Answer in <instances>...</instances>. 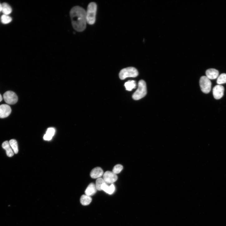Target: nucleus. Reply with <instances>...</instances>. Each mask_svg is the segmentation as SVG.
<instances>
[{
  "label": "nucleus",
  "instance_id": "obj_1",
  "mask_svg": "<svg viewBox=\"0 0 226 226\" xmlns=\"http://www.w3.org/2000/svg\"><path fill=\"white\" fill-rule=\"evenodd\" d=\"M70 13L74 29L78 32L84 31L87 23L86 10L81 7L76 6L71 9Z\"/></svg>",
  "mask_w": 226,
  "mask_h": 226
},
{
  "label": "nucleus",
  "instance_id": "obj_2",
  "mask_svg": "<svg viewBox=\"0 0 226 226\" xmlns=\"http://www.w3.org/2000/svg\"><path fill=\"white\" fill-rule=\"evenodd\" d=\"M97 6L95 2L90 3L86 11L87 22L89 24H94L96 21Z\"/></svg>",
  "mask_w": 226,
  "mask_h": 226
},
{
  "label": "nucleus",
  "instance_id": "obj_3",
  "mask_svg": "<svg viewBox=\"0 0 226 226\" xmlns=\"http://www.w3.org/2000/svg\"><path fill=\"white\" fill-rule=\"evenodd\" d=\"M147 92L145 82L144 80H140L138 83V87L137 90L133 95V98L135 100H139L145 97L146 95Z\"/></svg>",
  "mask_w": 226,
  "mask_h": 226
},
{
  "label": "nucleus",
  "instance_id": "obj_4",
  "mask_svg": "<svg viewBox=\"0 0 226 226\" xmlns=\"http://www.w3.org/2000/svg\"><path fill=\"white\" fill-rule=\"evenodd\" d=\"M138 75L137 70L133 67H129L122 69L120 72L119 76L122 80L128 77H135Z\"/></svg>",
  "mask_w": 226,
  "mask_h": 226
},
{
  "label": "nucleus",
  "instance_id": "obj_5",
  "mask_svg": "<svg viewBox=\"0 0 226 226\" xmlns=\"http://www.w3.org/2000/svg\"><path fill=\"white\" fill-rule=\"evenodd\" d=\"M200 86L202 91L204 93H209L211 90V82L206 76H203L200 79Z\"/></svg>",
  "mask_w": 226,
  "mask_h": 226
},
{
  "label": "nucleus",
  "instance_id": "obj_6",
  "mask_svg": "<svg viewBox=\"0 0 226 226\" xmlns=\"http://www.w3.org/2000/svg\"><path fill=\"white\" fill-rule=\"evenodd\" d=\"M3 98L5 102L10 105H14L18 101V98L17 94L14 92L8 91L3 95Z\"/></svg>",
  "mask_w": 226,
  "mask_h": 226
},
{
  "label": "nucleus",
  "instance_id": "obj_7",
  "mask_svg": "<svg viewBox=\"0 0 226 226\" xmlns=\"http://www.w3.org/2000/svg\"><path fill=\"white\" fill-rule=\"evenodd\" d=\"M118 179L116 174L109 171L106 172L103 175V179L106 184L114 183Z\"/></svg>",
  "mask_w": 226,
  "mask_h": 226
},
{
  "label": "nucleus",
  "instance_id": "obj_8",
  "mask_svg": "<svg viewBox=\"0 0 226 226\" xmlns=\"http://www.w3.org/2000/svg\"><path fill=\"white\" fill-rule=\"evenodd\" d=\"M12 109L7 104L0 105V118L4 119L8 117L11 114Z\"/></svg>",
  "mask_w": 226,
  "mask_h": 226
},
{
  "label": "nucleus",
  "instance_id": "obj_9",
  "mask_svg": "<svg viewBox=\"0 0 226 226\" xmlns=\"http://www.w3.org/2000/svg\"><path fill=\"white\" fill-rule=\"evenodd\" d=\"M224 91V87L221 85H217L214 86L213 89V95L214 97L218 100L223 96Z\"/></svg>",
  "mask_w": 226,
  "mask_h": 226
},
{
  "label": "nucleus",
  "instance_id": "obj_10",
  "mask_svg": "<svg viewBox=\"0 0 226 226\" xmlns=\"http://www.w3.org/2000/svg\"><path fill=\"white\" fill-rule=\"evenodd\" d=\"M104 174L102 169L100 167H96L92 170L90 173V176L92 179H99Z\"/></svg>",
  "mask_w": 226,
  "mask_h": 226
},
{
  "label": "nucleus",
  "instance_id": "obj_11",
  "mask_svg": "<svg viewBox=\"0 0 226 226\" xmlns=\"http://www.w3.org/2000/svg\"><path fill=\"white\" fill-rule=\"evenodd\" d=\"M206 74V76L209 80H214L218 77L219 72L215 69H210L207 70Z\"/></svg>",
  "mask_w": 226,
  "mask_h": 226
},
{
  "label": "nucleus",
  "instance_id": "obj_12",
  "mask_svg": "<svg viewBox=\"0 0 226 226\" xmlns=\"http://www.w3.org/2000/svg\"><path fill=\"white\" fill-rule=\"evenodd\" d=\"M2 147L4 149L6 150L7 154L8 156L11 157L14 155V152L8 141H6L4 142L2 144Z\"/></svg>",
  "mask_w": 226,
  "mask_h": 226
},
{
  "label": "nucleus",
  "instance_id": "obj_13",
  "mask_svg": "<svg viewBox=\"0 0 226 226\" xmlns=\"http://www.w3.org/2000/svg\"><path fill=\"white\" fill-rule=\"evenodd\" d=\"M96 185L92 183L88 185L85 191V193L86 195L90 196L94 195L96 193Z\"/></svg>",
  "mask_w": 226,
  "mask_h": 226
},
{
  "label": "nucleus",
  "instance_id": "obj_14",
  "mask_svg": "<svg viewBox=\"0 0 226 226\" xmlns=\"http://www.w3.org/2000/svg\"><path fill=\"white\" fill-rule=\"evenodd\" d=\"M101 190L109 194H111L115 192V187L114 184H112L110 186H109L105 183L102 185Z\"/></svg>",
  "mask_w": 226,
  "mask_h": 226
},
{
  "label": "nucleus",
  "instance_id": "obj_15",
  "mask_svg": "<svg viewBox=\"0 0 226 226\" xmlns=\"http://www.w3.org/2000/svg\"><path fill=\"white\" fill-rule=\"evenodd\" d=\"M55 130L52 128H49L47 129L45 135H44L43 139L45 140H51L55 133Z\"/></svg>",
  "mask_w": 226,
  "mask_h": 226
},
{
  "label": "nucleus",
  "instance_id": "obj_16",
  "mask_svg": "<svg viewBox=\"0 0 226 226\" xmlns=\"http://www.w3.org/2000/svg\"><path fill=\"white\" fill-rule=\"evenodd\" d=\"M81 203L84 206L89 205L92 201V199L91 196L86 195H82L81 198Z\"/></svg>",
  "mask_w": 226,
  "mask_h": 226
},
{
  "label": "nucleus",
  "instance_id": "obj_17",
  "mask_svg": "<svg viewBox=\"0 0 226 226\" xmlns=\"http://www.w3.org/2000/svg\"><path fill=\"white\" fill-rule=\"evenodd\" d=\"M2 12L4 15H8L10 14L12 11L11 6L8 4L4 3L2 4Z\"/></svg>",
  "mask_w": 226,
  "mask_h": 226
},
{
  "label": "nucleus",
  "instance_id": "obj_18",
  "mask_svg": "<svg viewBox=\"0 0 226 226\" xmlns=\"http://www.w3.org/2000/svg\"><path fill=\"white\" fill-rule=\"evenodd\" d=\"M125 86L127 90L131 91L133 89L135 88L136 84L135 81H130L125 83Z\"/></svg>",
  "mask_w": 226,
  "mask_h": 226
},
{
  "label": "nucleus",
  "instance_id": "obj_19",
  "mask_svg": "<svg viewBox=\"0 0 226 226\" xmlns=\"http://www.w3.org/2000/svg\"><path fill=\"white\" fill-rule=\"evenodd\" d=\"M9 143L14 153L16 154H17L18 152V149L17 140L14 139L11 140L9 141Z\"/></svg>",
  "mask_w": 226,
  "mask_h": 226
},
{
  "label": "nucleus",
  "instance_id": "obj_20",
  "mask_svg": "<svg viewBox=\"0 0 226 226\" xmlns=\"http://www.w3.org/2000/svg\"><path fill=\"white\" fill-rule=\"evenodd\" d=\"M217 83L218 85H221L226 83V74L223 73L220 75L218 77Z\"/></svg>",
  "mask_w": 226,
  "mask_h": 226
},
{
  "label": "nucleus",
  "instance_id": "obj_21",
  "mask_svg": "<svg viewBox=\"0 0 226 226\" xmlns=\"http://www.w3.org/2000/svg\"><path fill=\"white\" fill-rule=\"evenodd\" d=\"M105 182L103 179L101 178L97 179L96 182V186L97 190L99 191L102 190L101 187Z\"/></svg>",
  "mask_w": 226,
  "mask_h": 226
},
{
  "label": "nucleus",
  "instance_id": "obj_22",
  "mask_svg": "<svg viewBox=\"0 0 226 226\" xmlns=\"http://www.w3.org/2000/svg\"><path fill=\"white\" fill-rule=\"evenodd\" d=\"M123 167L120 164H118L115 165L113 169L112 172L117 174L120 173L122 170Z\"/></svg>",
  "mask_w": 226,
  "mask_h": 226
},
{
  "label": "nucleus",
  "instance_id": "obj_23",
  "mask_svg": "<svg viewBox=\"0 0 226 226\" xmlns=\"http://www.w3.org/2000/svg\"><path fill=\"white\" fill-rule=\"evenodd\" d=\"M1 21L4 24H7L10 23L12 21L11 17L8 15H4L1 17Z\"/></svg>",
  "mask_w": 226,
  "mask_h": 226
},
{
  "label": "nucleus",
  "instance_id": "obj_24",
  "mask_svg": "<svg viewBox=\"0 0 226 226\" xmlns=\"http://www.w3.org/2000/svg\"><path fill=\"white\" fill-rule=\"evenodd\" d=\"M3 100V98L2 95L0 94V102H1Z\"/></svg>",
  "mask_w": 226,
  "mask_h": 226
},
{
  "label": "nucleus",
  "instance_id": "obj_25",
  "mask_svg": "<svg viewBox=\"0 0 226 226\" xmlns=\"http://www.w3.org/2000/svg\"><path fill=\"white\" fill-rule=\"evenodd\" d=\"M2 5L0 3V12L2 11Z\"/></svg>",
  "mask_w": 226,
  "mask_h": 226
}]
</instances>
